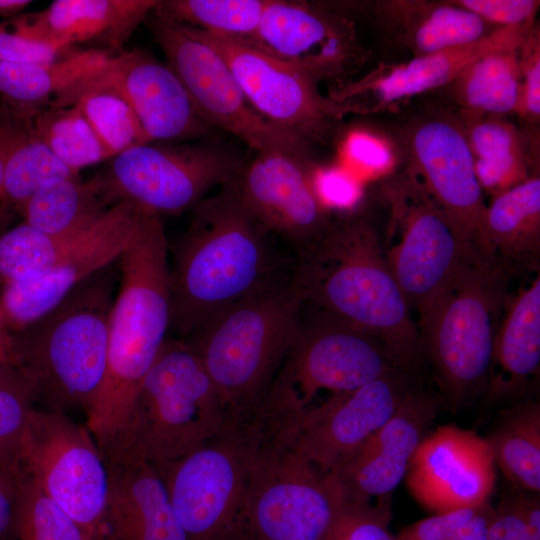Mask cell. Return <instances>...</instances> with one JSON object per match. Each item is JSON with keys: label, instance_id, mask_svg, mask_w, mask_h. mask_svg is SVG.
<instances>
[{"label": "cell", "instance_id": "cell-12", "mask_svg": "<svg viewBox=\"0 0 540 540\" xmlns=\"http://www.w3.org/2000/svg\"><path fill=\"white\" fill-rule=\"evenodd\" d=\"M189 540H244L249 449L222 426L185 456L152 464Z\"/></svg>", "mask_w": 540, "mask_h": 540}, {"label": "cell", "instance_id": "cell-14", "mask_svg": "<svg viewBox=\"0 0 540 540\" xmlns=\"http://www.w3.org/2000/svg\"><path fill=\"white\" fill-rule=\"evenodd\" d=\"M395 197L400 240L385 256L411 311L420 316L461 267L481 255L414 176Z\"/></svg>", "mask_w": 540, "mask_h": 540}, {"label": "cell", "instance_id": "cell-49", "mask_svg": "<svg viewBox=\"0 0 540 540\" xmlns=\"http://www.w3.org/2000/svg\"><path fill=\"white\" fill-rule=\"evenodd\" d=\"M489 540H540V536L528 528L512 494L503 498L493 509Z\"/></svg>", "mask_w": 540, "mask_h": 540}, {"label": "cell", "instance_id": "cell-48", "mask_svg": "<svg viewBox=\"0 0 540 540\" xmlns=\"http://www.w3.org/2000/svg\"><path fill=\"white\" fill-rule=\"evenodd\" d=\"M522 98L521 109L528 117L540 115V51L539 42L531 34L521 48Z\"/></svg>", "mask_w": 540, "mask_h": 540}, {"label": "cell", "instance_id": "cell-30", "mask_svg": "<svg viewBox=\"0 0 540 540\" xmlns=\"http://www.w3.org/2000/svg\"><path fill=\"white\" fill-rule=\"evenodd\" d=\"M108 59L102 67L57 96L48 107L75 106L112 158L129 148L150 142L111 74Z\"/></svg>", "mask_w": 540, "mask_h": 540}, {"label": "cell", "instance_id": "cell-23", "mask_svg": "<svg viewBox=\"0 0 540 540\" xmlns=\"http://www.w3.org/2000/svg\"><path fill=\"white\" fill-rule=\"evenodd\" d=\"M108 66L150 143H186L210 131L166 62L133 49L111 55Z\"/></svg>", "mask_w": 540, "mask_h": 540}, {"label": "cell", "instance_id": "cell-4", "mask_svg": "<svg viewBox=\"0 0 540 540\" xmlns=\"http://www.w3.org/2000/svg\"><path fill=\"white\" fill-rule=\"evenodd\" d=\"M118 260L76 285L56 306L9 335V363L45 410L86 413L104 380Z\"/></svg>", "mask_w": 540, "mask_h": 540}, {"label": "cell", "instance_id": "cell-32", "mask_svg": "<svg viewBox=\"0 0 540 540\" xmlns=\"http://www.w3.org/2000/svg\"><path fill=\"white\" fill-rule=\"evenodd\" d=\"M108 209L90 181L80 176L46 181L24 204V223L50 235H73L91 227Z\"/></svg>", "mask_w": 540, "mask_h": 540}, {"label": "cell", "instance_id": "cell-53", "mask_svg": "<svg viewBox=\"0 0 540 540\" xmlns=\"http://www.w3.org/2000/svg\"><path fill=\"white\" fill-rule=\"evenodd\" d=\"M30 4L28 0H0V18L12 19L22 14Z\"/></svg>", "mask_w": 540, "mask_h": 540}, {"label": "cell", "instance_id": "cell-24", "mask_svg": "<svg viewBox=\"0 0 540 540\" xmlns=\"http://www.w3.org/2000/svg\"><path fill=\"white\" fill-rule=\"evenodd\" d=\"M158 0H55L35 13L7 20L20 34L61 49L92 44L110 54L123 51Z\"/></svg>", "mask_w": 540, "mask_h": 540}, {"label": "cell", "instance_id": "cell-3", "mask_svg": "<svg viewBox=\"0 0 540 540\" xmlns=\"http://www.w3.org/2000/svg\"><path fill=\"white\" fill-rule=\"evenodd\" d=\"M192 210L169 263L170 331L187 339L212 316L278 280L270 233L226 184Z\"/></svg>", "mask_w": 540, "mask_h": 540}, {"label": "cell", "instance_id": "cell-5", "mask_svg": "<svg viewBox=\"0 0 540 540\" xmlns=\"http://www.w3.org/2000/svg\"><path fill=\"white\" fill-rule=\"evenodd\" d=\"M302 301L290 278L276 280L212 316L187 340L214 383L224 421L265 398L296 335Z\"/></svg>", "mask_w": 540, "mask_h": 540}, {"label": "cell", "instance_id": "cell-9", "mask_svg": "<svg viewBox=\"0 0 540 540\" xmlns=\"http://www.w3.org/2000/svg\"><path fill=\"white\" fill-rule=\"evenodd\" d=\"M244 164L208 143H146L110 159L89 181L106 205L133 203L161 215L193 209L216 186L231 182Z\"/></svg>", "mask_w": 540, "mask_h": 540}, {"label": "cell", "instance_id": "cell-54", "mask_svg": "<svg viewBox=\"0 0 540 540\" xmlns=\"http://www.w3.org/2000/svg\"><path fill=\"white\" fill-rule=\"evenodd\" d=\"M9 363V335L0 328V364Z\"/></svg>", "mask_w": 540, "mask_h": 540}, {"label": "cell", "instance_id": "cell-51", "mask_svg": "<svg viewBox=\"0 0 540 540\" xmlns=\"http://www.w3.org/2000/svg\"><path fill=\"white\" fill-rule=\"evenodd\" d=\"M493 509L489 501L482 504L477 513L450 540H489Z\"/></svg>", "mask_w": 540, "mask_h": 540}, {"label": "cell", "instance_id": "cell-35", "mask_svg": "<svg viewBox=\"0 0 540 540\" xmlns=\"http://www.w3.org/2000/svg\"><path fill=\"white\" fill-rule=\"evenodd\" d=\"M15 119V132L6 162L0 198V221L4 220L9 211L16 210L20 213L28 199L46 181L56 177L79 176V173L65 166L37 137L33 120Z\"/></svg>", "mask_w": 540, "mask_h": 540}, {"label": "cell", "instance_id": "cell-19", "mask_svg": "<svg viewBox=\"0 0 540 540\" xmlns=\"http://www.w3.org/2000/svg\"><path fill=\"white\" fill-rule=\"evenodd\" d=\"M407 147L424 189L476 248L487 205L464 126L444 114L424 116L411 125Z\"/></svg>", "mask_w": 540, "mask_h": 540}, {"label": "cell", "instance_id": "cell-37", "mask_svg": "<svg viewBox=\"0 0 540 540\" xmlns=\"http://www.w3.org/2000/svg\"><path fill=\"white\" fill-rule=\"evenodd\" d=\"M88 229L50 235L22 222L0 233V285L47 272L79 244Z\"/></svg>", "mask_w": 540, "mask_h": 540}, {"label": "cell", "instance_id": "cell-33", "mask_svg": "<svg viewBox=\"0 0 540 540\" xmlns=\"http://www.w3.org/2000/svg\"><path fill=\"white\" fill-rule=\"evenodd\" d=\"M521 48L490 52L475 60L455 79L458 102L472 114L520 111Z\"/></svg>", "mask_w": 540, "mask_h": 540}, {"label": "cell", "instance_id": "cell-28", "mask_svg": "<svg viewBox=\"0 0 540 540\" xmlns=\"http://www.w3.org/2000/svg\"><path fill=\"white\" fill-rule=\"evenodd\" d=\"M540 276L510 295L498 326L488 386L490 400L519 396L539 376Z\"/></svg>", "mask_w": 540, "mask_h": 540}, {"label": "cell", "instance_id": "cell-20", "mask_svg": "<svg viewBox=\"0 0 540 540\" xmlns=\"http://www.w3.org/2000/svg\"><path fill=\"white\" fill-rule=\"evenodd\" d=\"M405 478L419 504L442 513L488 502L495 462L486 440L477 433L442 425L422 439Z\"/></svg>", "mask_w": 540, "mask_h": 540}, {"label": "cell", "instance_id": "cell-11", "mask_svg": "<svg viewBox=\"0 0 540 540\" xmlns=\"http://www.w3.org/2000/svg\"><path fill=\"white\" fill-rule=\"evenodd\" d=\"M144 22L162 50L165 62L210 127L234 135L257 152L276 150L309 161L308 141L262 117L217 51L153 11Z\"/></svg>", "mask_w": 540, "mask_h": 540}, {"label": "cell", "instance_id": "cell-38", "mask_svg": "<svg viewBox=\"0 0 540 540\" xmlns=\"http://www.w3.org/2000/svg\"><path fill=\"white\" fill-rule=\"evenodd\" d=\"M37 137L68 168H82L111 159L98 136L75 106L48 107L32 121Z\"/></svg>", "mask_w": 540, "mask_h": 540}, {"label": "cell", "instance_id": "cell-13", "mask_svg": "<svg viewBox=\"0 0 540 540\" xmlns=\"http://www.w3.org/2000/svg\"><path fill=\"white\" fill-rule=\"evenodd\" d=\"M401 370L405 371L377 338L312 310L306 318L301 314L275 379L307 408L320 391H353Z\"/></svg>", "mask_w": 540, "mask_h": 540}, {"label": "cell", "instance_id": "cell-8", "mask_svg": "<svg viewBox=\"0 0 540 540\" xmlns=\"http://www.w3.org/2000/svg\"><path fill=\"white\" fill-rule=\"evenodd\" d=\"M298 427L251 440L244 540H326L343 497L330 473L296 449Z\"/></svg>", "mask_w": 540, "mask_h": 540}, {"label": "cell", "instance_id": "cell-18", "mask_svg": "<svg viewBox=\"0 0 540 540\" xmlns=\"http://www.w3.org/2000/svg\"><path fill=\"white\" fill-rule=\"evenodd\" d=\"M408 373L387 374L305 408L296 449L323 472L333 471L390 419L414 388Z\"/></svg>", "mask_w": 540, "mask_h": 540}, {"label": "cell", "instance_id": "cell-21", "mask_svg": "<svg viewBox=\"0 0 540 540\" xmlns=\"http://www.w3.org/2000/svg\"><path fill=\"white\" fill-rule=\"evenodd\" d=\"M239 41L293 65L315 82L338 79L358 62L350 23L302 2L268 0L256 31Z\"/></svg>", "mask_w": 540, "mask_h": 540}, {"label": "cell", "instance_id": "cell-26", "mask_svg": "<svg viewBox=\"0 0 540 540\" xmlns=\"http://www.w3.org/2000/svg\"><path fill=\"white\" fill-rule=\"evenodd\" d=\"M105 462L115 540H189L151 463L126 455Z\"/></svg>", "mask_w": 540, "mask_h": 540}, {"label": "cell", "instance_id": "cell-10", "mask_svg": "<svg viewBox=\"0 0 540 540\" xmlns=\"http://www.w3.org/2000/svg\"><path fill=\"white\" fill-rule=\"evenodd\" d=\"M24 473L80 529L85 540H115L105 459L86 425L34 408L22 451Z\"/></svg>", "mask_w": 540, "mask_h": 540}, {"label": "cell", "instance_id": "cell-36", "mask_svg": "<svg viewBox=\"0 0 540 540\" xmlns=\"http://www.w3.org/2000/svg\"><path fill=\"white\" fill-rule=\"evenodd\" d=\"M268 0H164L153 13L186 27L245 40L257 29Z\"/></svg>", "mask_w": 540, "mask_h": 540}, {"label": "cell", "instance_id": "cell-17", "mask_svg": "<svg viewBox=\"0 0 540 540\" xmlns=\"http://www.w3.org/2000/svg\"><path fill=\"white\" fill-rule=\"evenodd\" d=\"M228 185L271 235L291 242L297 250L333 220L315 192L308 160L276 150L259 151Z\"/></svg>", "mask_w": 540, "mask_h": 540}, {"label": "cell", "instance_id": "cell-6", "mask_svg": "<svg viewBox=\"0 0 540 540\" xmlns=\"http://www.w3.org/2000/svg\"><path fill=\"white\" fill-rule=\"evenodd\" d=\"M509 277L476 257L418 317L420 348L454 407L487 390L495 336L510 296Z\"/></svg>", "mask_w": 540, "mask_h": 540}, {"label": "cell", "instance_id": "cell-39", "mask_svg": "<svg viewBox=\"0 0 540 540\" xmlns=\"http://www.w3.org/2000/svg\"><path fill=\"white\" fill-rule=\"evenodd\" d=\"M34 391L10 363L0 364V468L22 474V451Z\"/></svg>", "mask_w": 540, "mask_h": 540}, {"label": "cell", "instance_id": "cell-43", "mask_svg": "<svg viewBox=\"0 0 540 540\" xmlns=\"http://www.w3.org/2000/svg\"><path fill=\"white\" fill-rule=\"evenodd\" d=\"M312 181L319 200L330 212L351 210L362 198L360 181L346 168H312Z\"/></svg>", "mask_w": 540, "mask_h": 540}, {"label": "cell", "instance_id": "cell-27", "mask_svg": "<svg viewBox=\"0 0 540 540\" xmlns=\"http://www.w3.org/2000/svg\"><path fill=\"white\" fill-rule=\"evenodd\" d=\"M476 248L509 276L538 266L540 257V179L533 175L493 197L486 207Z\"/></svg>", "mask_w": 540, "mask_h": 540}, {"label": "cell", "instance_id": "cell-42", "mask_svg": "<svg viewBox=\"0 0 540 540\" xmlns=\"http://www.w3.org/2000/svg\"><path fill=\"white\" fill-rule=\"evenodd\" d=\"M388 501L356 504L342 500L326 540H397L389 530Z\"/></svg>", "mask_w": 540, "mask_h": 540}, {"label": "cell", "instance_id": "cell-52", "mask_svg": "<svg viewBox=\"0 0 540 540\" xmlns=\"http://www.w3.org/2000/svg\"><path fill=\"white\" fill-rule=\"evenodd\" d=\"M16 119L8 108L0 102V198L2 195L5 167L13 140Z\"/></svg>", "mask_w": 540, "mask_h": 540}, {"label": "cell", "instance_id": "cell-40", "mask_svg": "<svg viewBox=\"0 0 540 540\" xmlns=\"http://www.w3.org/2000/svg\"><path fill=\"white\" fill-rule=\"evenodd\" d=\"M487 22L457 4L427 10L410 32L416 57L474 43L490 34Z\"/></svg>", "mask_w": 540, "mask_h": 540}, {"label": "cell", "instance_id": "cell-1", "mask_svg": "<svg viewBox=\"0 0 540 540\" xmlns=\"http://www.w3.org/2000/svg\"><path fill=\"white\" fill-rule=\"evenodd\" d=\"M118 263L105 376L85 413L104 458L119 451L135 397L170 331L169 250L159 215L145 211Z\"/></svg>", "mask_w": 540, "mask_h": 540}, {"label": "cell", "instance_id": "cell-25", "mask_svg": "<svg viewBox=\"0 0 540 540\" xmlns=\"http://www.w3.org/2000/svg\"><path fill=\"white\" fill-rule=\"evenodd\" d=\"M531 24L498 27L482 39L460 47L418 56L405 64L392 66L355 83L341 86L330 98L347 103L358 96L370 100V108H384L415 95L453 83L478 58L493 51L522 48L531 35Z\"/></svg>", "mask_w": 540, "mask_h": 540}, {"label": "cell", "instance_id": "cell-50", "mask_svg": "<svg viewBox=\"0 0 540 540\" xmlns=\"http://www.w3.org/2000/svg\"><path fill=\"white\" fill-rule=\"evenodd\" d=\"M23 475L0 468V540H15Z\"/></svg>", "mask_w": 540, "mask_h": 540}, {"label": "cell", "instance_id": "cell-46", "mask_svg": "<svg viewBox=\"0 0 540 540\" xmlns=\"http://www.w3.org/2000/svg\"><path fill=\"white\" fill-rule=\"evenodd\" d=\"M454 3L499 27L530 25L539 7V1L535 0H460Z\"/></svg>", "mask_w": 540, "mask_h": 540}, {"label": "cell", "instance_id": "cell-15", "mask_svg": "<svg viewBox=\"0 0 540 540\" xmlns=\"http://www.w3.org/2000/svg\"><path fill=\"white\" fill-rule=\"evenodd\" d=\"M182 27L218 52L249 103L275 125L307 141L319 140L346 113L352 112L347 105L323 96L317 82L293 65L239 40Z\"/></svg>", "mask_w": 540, "mask_h": 540}, {"label": "cell", "instance_id": "cell-7", "mask_svg": "<svg viewBox=\"0 0 540 540\" xmlns=\"http://www.w3.org/2000/svg\"><path fill=\"white\" fill-rule=\"evenodd\" d=\"M223 421V405L200 357L187 340L168 337L138 390L119 451L111 457L172 461L214 437Z\"/></svg>", "mask_w": 540, "mask_h": 540}, {"label": "cell", "instance_id": "cell-16", "mask_svg": "<svg viewBox=\"0 0 540 540\" xmlns=\"http://www.w3.org/2000/svg\"><path fill=\"white\" fill-rule=\"evenodd\" d=\"M145 209L117 203L47 272L9 282L0 293V328L17 332L56 306L87 277L116 262L133 238Z\"/></svg>", "mask_w": 540, "mask_h": 540}, {"label": "cell", "instance_id": "cell-47", "mask_svg": "<svg viewBox=\"0 0 540 540\" xmlns=\"http://www.w3.org/2000/svg\"><path fill=\"white\" fill-rule=\"evenodd\" d=\"M481 505L436 513L404 527L395 535L396 539L450 540L457 530L477 513Z\"/></svg>", "mask_w": 540, "mask_h": 540}, {"label": "cell", "instance_id": "cell-45", "mask_svg": "<svg viewBox=\"0 0 540 540\" xmlns=\"http://www.w3.org/2000/svg\"><path fill=\"white\" fill-rule=\"evenodd\" d=\"M345 161L354 169L369 174L384 172L392 165L393 155L387 143L364 131L348 135L342 146Z\"/></svg>", "mask_w": 540, "mask_h": 540}, {"label": "cell", "instance_id": "cell-44", "mask_svg": "<svg viewBox=\"0 0 540 540\" xmlns=\"http://www.w3.org/2000/svg\"><path fill=\"white\" fill-rule=\"evenodd\" d=\"M74 49H61L32 40L10 26L7 20L0 22V62L2 63H49L72 53Z\"/></svg>", "mask_w": 540, "mask_h": 540}, {"label": "cell", "instance_id": "cell-41", "mask_svg": "<svg viewBox=\"0 0 540 540\" xmlns=\"http://www.w3.org/2000/svg\"><path fill=\"white\" fill-rule=\"evenodd\" d=\"M15 540H85L77 525L24 473Z\"/></svg>", "mask_w": 540, "mask_h": 540}, {"label": "cell", "instance_id": "cell-2", "mask_svg": "<svg viewBox=\"0 0 540 540\" xmlns=\"http://www.w3.org/2000/svg\"><path fill=\"white\" fill-rule=\"evenodd\" d=\"M290 280L303 307L374 336L405 371L415 368L418 326L366 221L332 220L298 249Z\"/></svg>", "mask_w": 540, "mask_h": 540}, {"label": "cell", "instance_id": "cell-22", "mask_svg": "<svg viewBox=\"0 0 540 540\" xmlns=\"http://www.w3.org/2000/svg\"><path fill=\"white\" fill-rule=\"evenodd\" d=\"M439 409L438 397L413 388L390 419L330 472L343 499L356 504L388 501Z\"/></svg>", "mask_w": 540, "mask_h": 540}, {"label": "cell", "instance_id": "cell-34", "mask_svg": "<svg viewBox=\"0 0 540 540\" xmlns=\"http://www.w3.org/2000/svg\"><path fill=\"white\" fill-rule=\"evenodd\" d=\"M465 132L482 190L495 197L530 177L520 133L512 124L469 119Z\"/></svg>", "mask_w": 540, "mask_h": 540}, {"label": "cell", "instance_id": "cell-29", "mask_svg": "<svg viewBox=\"0 0 540 540\" xmlns=\"http://www.w3.org/2000/svg\"><path fill=\"white\" fill-rule=\"evenodd\" d=\"M111 55L89 48L49 63L0 62L1 102L15 117L33 120L70 86L102 67Z\"/></svg>", "mask_w": 540, "mask_h": 540}, {"label": "cell", "instance_id": "cell-31", "mask_svg": "<svg viewBox=\"0 0 540 540\" xmlns=\"http://www.w3.org/2000/svg\"><path fill=\"white\" fill-rule=\"evenodd\" d=\"M494 462L516 490L540 491V404L524 401L505 410L485 439Z\"/></svg>", "mask_w": 540, "mask_h": 540}]
</instances>
